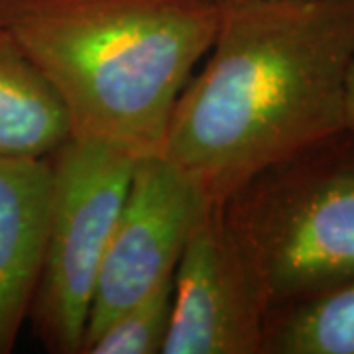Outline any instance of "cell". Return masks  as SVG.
I'll return each instance as SVG.
<instances>
[{
	"mask_svg": "<svg viewBox=\"0 0 354 354\" xmlns=\"http://www.w3.org/2000/svg\"><path fill=\"white\" fill-rule=\"evenodd\" d=\"M160 153L225 203L254 176L346 130L354 0H230Z\"/></svg>",
	"mask_w": 354,
	"mask_h": 354,
	"instance_id": "cell-1",
	"label": "cell"
},
{
	"mask_svg": "<svg viewBox=\"0 0 354 354\" xmlns=\"http://www.w3.org/2000/svg\"><path fill=\"white\" fill-rule=\"evenodd\" d=\"M218 0H0V32L64 101L71 136L134 158L160 153Z\"/></svg>",
	"mask_w": 354,
	"mask_h": 354,
	"instance_id": "cell-2",
	"label": "cell"
},
{
	"mask_svg": "<svg viewBox=\"0 0 354 354\" xmlns=\"http://www.w3.org/2000/svg\"><path fill=\"white\" fill-rule=\"evenodd\" d=\"M268 313L354 276V134L268 167L223 203Z\"/></svg>",
	"mask_w": 354,
	"mask_h": 354,
	"instance_id": "cell-3",
	"label": "cell"
},
{
	"mask_svg": "<svg viewBox=\"0 0 354 354\" xmlns=\"http://www.w3.org/2000/svg\"><path fill=\"white\" fill-rule=\"evenodd\" d=\"M136 160L81 136H69L50 156L48 244L28 317L50 353L83 354L99 270Z\"/></svg>",
	"mask_w": 354,
	"mask_h": 354,
	"instance_id": "cell-4",
	"label": "cell"
},
{
	"mask_svg": "<svg viewBox=\"0 0 354 354\" xmlns=\"http://www.w3.org/2000/svg\"><path fill=\"white\" fill-rule=\"evenodd\" d=\"M211 205L201 187L162 153L136 160L99 270L85 342L118 311L174 276Z\"/></svg>",
	"mask_w": 354,
	"mask_h": 354,
	"instance_id": "cell-5",
	"label": "cell"
},
{
	"mask_svg": "<svg viewBox=\"0 0 354 354\" xmlns=\"http://www.w3.org/2000/svg\"><path fill=\"white\" fill-rule=\"evenodd\" d=\"M268 305L213 203L195 227L174 272L171 323L162 354H262Z\"/></svg>",
	"mask_w": 354,
	"mask_h": 354,
	"instance_id": "cell-6",
	"label": "cell"
},
{
	"mask_svg": "<svg viewBox=\"0 0 354 354\" xmlns=\"http://www.w3.org/2000/svg\"><path fill=\"white\" fill-rule=\"evenodd\" d=\"M51 179L50 158H0V354L12 353L38 290Z\"/></svg>",
	"mask_w": 354,
	"mask_h": 354,
	"instance_id": "cell-7",
	"label": "cell"
},
{
	"mask_svg": "<svg viewBox=\"0 0 354 354\" xmlns=\"http://www.w3.org/2000/svg\"><path fill=\"white\" fill-rule=\"evenodd\" d=\"M71 136L64 101L0 32V158H50Z\"/></svg>",
	"mask_w": 354,
	"mask_h": 354,
	"instance_id": "cell-8",
	"label": "cell"
},
{
	"mask_svg": "<svg viewBox=\"0 0 354 354\" xmlns=\"http://www.w3.org/2000/svg\"><path fill=\"white\" fill-rule=\"evenodd\" d=\"M262 354H354V276L272 309Z\"/></svg>",
	"mask_w": 354,
	"mask_h": 354,
	"instance_id": "cell-9",
	"label": "cell"
},
{
	"mask_svg": "<svg viewBox=\"0 0 354 354\" xmlns=\"http://www.w3.org/2000/svg\"><path fill=\"white\" fill-rule=\"evenodd\" d=\"M174 307V276L124 307L83 346V354H162Z\"/></svg>",
	"mask_w": 354,
	"mask_h": 354,
	"instance_id": "cell-10",
	"label": "cell"
},
{
	"mask_svg": "<svg viewBox=\"0 0 354 354\" xmlns=\"http://www.w3.org/2000/svg\"><path fill=\"white\" fill-rule=\"evenodd\" d=\"M344 113H346V130L354 134V59L348 73H346V87H344Z\"/></svg>",
	"mask_w": 354,
	"mask_h": 354,
	"instance_id": "cell-11",
	"label": "cell"
},
{
	"mask_svg": "<svg viewBox=\"0 0 354 354\" xmlns=\"http://www.w3.org/2000/svg\"><path fill=\"white\" fill-rule=\"evenodd\" d=\"M218 2H230V0H218Z\"/></svg>",
	"mask_w": 354,
	"mask_h": 354,
	"instance_id": "cell-12",
	"label": "cell"
}]
</instances>
